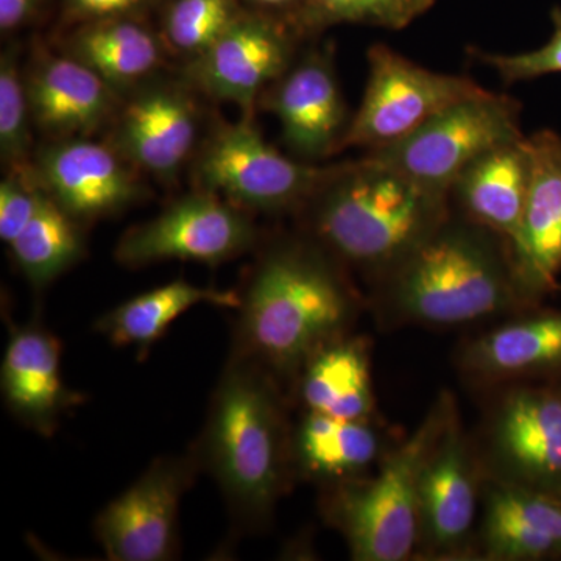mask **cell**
Segmentation results:
<instances>
[{"label":"cell","mask_w":561,"mask_h":561,"mask_svg":"<svg viewBox=\"0 0 561 561\" xmlns=\"http://www.w3.org/2000/svg\"><path fill=\"white\" fill-rule=\"evenodd\" d=\"M239 297L231 356L275 379L343 337L356 306L345 267L305 232L268 242Z\"/></svg>","instance_id":"cell-1"},{"label":"cell","mask_w":561,"mask_h":561,"mask_svg":"<svg viewBox=\"0 0 561 561\" xmlns=\"http://www.w3.org/2000/svg\"><path fill=\"white\" fill-rule=\"evenodd\" d=\"M451 210L449 194L364 154L328 165L297 214L305 234L343 267L379 278Z\"/></svg>","instance_id":"cell-2"},{"label":"cell","mask_w":561,"mask_h":561,"mask_svg":"<svg viewBox=\"0 0 561 561\" xmlns=\"http://www.w3.org/2000/svg\"><path fill=\"white\" fill-rule=\"evenodd\" d=\"M194 449L202 470L220 486L234 522L249 530L265 526L294 460L276 379L231 356Z\"/></svg>","instance_id":"cell-3"},{"label":"cell","mask_w":561,"mask_h":561,"mask_svg":"<svg viewBox=\"0 0 561 561\" xmlns=\"http://www.w3.org/2000/svg\"><path fill=\"white\" fill-rule=\"evenodd\" d=\"M378 280L400 319L430 327L471 323L523 301L507 242L454 210Z\"/></svg>","instance_id":"cell-4"},{"label":"cell","mask_w":561,"mask_h":561,"mask_svg":"<svg viewBox=\"0 0 561 561\" xmlns=\"http://www.w3.org/2000/svg\"><path fill=\"white\" fill-rule=\"evenodd\" d=\"M451 420L448 402L435 405L367 482L343 481L332 494L330 518L357 561L409 559L421 534L420 483L435 443Z\"/></svg>","instance_id":"cell-5"},{"label":"cell","mask_w":561,"mask_h":561,"mask_svg":"<svg viewBox=\"0 0 561 561\" xmlns=\"http://www.w3.org/2000/svg\"><path fill=\"white\" fill-rule=\"evenodd\" d=\"M327 168L280 153L245 114L209 125L191 162L195 190L214 192L251 214L298 213Z\"/></svg>","instance_id":"cell-6"},{"label":"cell","mask_w":561,"mask_h":561,"mask_svg":"<svg viewBox=\"0 0 561 561\" xmlns=\"http://www.w3.org/2000/svg\"><path fill=\"white\" fill-rule=\"evenodd\" d=\"M522 138V103L489 91L449 106L405 138L365 154L432 191L449 194L453 181L472 161Z\"/></svg>","instance_id":"cell-7"},{"label":"cell","mask_w":561,"mask_h":561,"mask_svg":"<svg viewBox=\"0 0 561 561\" xmlns=\"http://www.w3.org/2000/svg\"><path fill=\"white\" fill-rule=\"evenodd\" d=\"M367 58V87L342 151L389 146L449 106L489 92L471 77L423 68L383 44L373 46Z\"/></svg>","instance_id":"cell-8"},{"label":"cell","mask_w":561,"mask_h":561,"mask_svg":"<svg viewBox=\"0 0 561 561\" xmlns=\"http://www.w3.org/2000/svg\"><path fill=\"white\" fill-rule=\"evenodd\" d=\"M198 94L183 73H157L122 95L106 142L144 175L172 184L208 131Z\"/></svg>","instance_id":"cell-9"},{"label":"cell","mask_w":561,"mask_h":561,"mask_svg":"<svg viewBox=\"0 0 561 561\" xmlns=\"http://www.w3.org/2000/svg\"><path fill=\"white\" fill-rule=\"evenodd\" d=\"M257 241L253 214L214 192L195 190L125 232L114 256L130 268L162 261L219 265L253 250Z\"/></svg>","instance_id":"cell-10"},{"label":"cell","mask_w":561,"mask_h":561,"mask_svg":"<svg viewBox=\"0 0 561 561\" xmlns=\"http://www.w3.org/2000/svg\"><path fill=\"white\" fill-rule=\"evenodd\" d=\"M306 41L290 22L247 9L208 50L184 62L181 73L206 98L234 103L253 116L261 95L289 69Z\"/></svg>","instance_id":"cell-11"},{"label":"cell","mask_w":561,"mask_h":561,"mask_svg":"<svg viewBox=\"0 0 561 561\" xmlns=\"http://www.w3.org/2000/svg\"><path fill=\"white\" fill-rule=\"evenodd\" d=\"M202 470L194 446L181 456L154 460L146 472L111 501L94 531L106 559L168 561L179 549V512L184 493Z\"/></svg>","instance_id":"cell-12"},{"label":"cell","mask_w":561,"mask_h":561,"mask_svg":"<svg viewBox=\"0 0 561 561\" xmlns=\"http://www.w3.org/2000/svg\"><path fill=\"white\" fill-rule=\"evenodd\" d=\"M257 106L278 119L290 157L311 164L341 153L353 121L331 46H302Z\"/></svg>","instance_id":"cell-13"},{"label":"cell","mask_w":561,"mask_h":561,"mask_svg":"<svg viewBox=\"0 0 561 561\" xmlns=\"http://www.w3.org/2000/svg\"><path fill=\"white\" fill-rule=\"evenodd\" d=\"M39 186L81 225L116 216L149 194L144 173L111 144L49 139L33 153Z\"/></svg>","instance_id":"cell-14"},{"label":"cell","mask_w":561,"mask_h":561,"mask_svg":"<svg viewBox=\"0 0 561 561\" xmlns=\"http://www.w3.org/2000/svg\"><path fill=\"white\" fill-rule=\"evenodd\" d=\"M530 184L526 206L511 250L513 273L523 300L557 289L561 272V138L540 130L527 138Z\"/></svg>","instance_id":"cell-15"},{"label":"cell","mask_w":561,"mask_h":561,"mask_svg":"<svg viewBox=\"0 0 561 561\" xmlns=\"http://www.w3.org/2000/svg\"><path fill=\"white\" fill-rule=\"evenodd\" d=\"M24 70L33 127L47 139L91 138L108 128L122 98L83 62L39 49Z\"/></svg>","instance_id":"cell-16"},{"label":"cell","mask_w":561,"mask_h":561,"mask_svg":"<svg viewBox=\"0 0 561 561\" xmlns=\"http://www.w3.org/2000/svg\"><path fill=\"white\" fill-rule=\"evenodd\" d=\"M0 386L9 411L46 437L57 431L62 413L80 402L62 382L60 343L39 324L11 332Z\"/></svg>","instance_id":"cell-17"},{"label":"cell","mask_w":561,"mask_h":561,"mask_svg":"<svg viewBox=\"0 0 561 561\" xmlns=\"http://www.w3.org/2000/svg\"><path fill=\"white\" fill-rule=\"evenodd\" d=\"M530 171L527 136L494 147L453 181L449 187L451 209L511 245L522 228Z\"/></svg>","instance_id":"cell-18"},{"label":"cell","mask_w":561,"mask_h":561,"mask_svg":"<svg viewBox=\"0 0 561 561\" xmlns=\"http://www.w3.org/2000/svg\"><path fill=\"white\" fill-rule=\"evenodd\" d=\"M494 449L516 483L561 489V397L534 389L508 394L494 424Z\"/></svg>","instance_id":"cell-19"},{"label":"cell","mask_w":561,"mask_h":561,"mask_svg":"<svg viewBox=\"0 0 561 561\" xmlns=\"http://www.w3.org/2000/svg\"><path fill=\"white\" fill-rule=\"evenodd\" d=\"M476 476L456 423L446 424L424 465L420 483L421 531L440 551L456 549L476 518Z\"/></svg>","instance_id":"cell-20"},{"label":"cell","mask_w":561,"mask_h":561,"mask_svg":"<svg viewBox=\"0 0 561 561\" xmlns=\"http://www.w3.org/2000/svg\"><path fill=\"white\" fill-rule=\"evenodd\" d=\"M62 51L98 73L121 98L160 73L169 55L160 32L138 18L77 25Z\"/></svg>","instance_id":"cell-21"},{"label":"cell","mask_w":561,"mask_h":561,"mask_svg":"<svg viewBox=\"0 0 561 561\" xmlns=\"http://www.w3.org/2000/svg\"><path fill=\"white\" fill-rule=\"evenodd\" d=\"M483 545L491 559L561 557V504L540 491L511 482L490 490Z\"/></svg>","instance_id":"cell-22"},{"label":"cell","mask_w":561,"mask_h":561,"mask_svg":"<svg viewBox=\"0 0 561 561\" xmlns=\"http://www.w3.org/2000/svg\"><path fill=\"white\" fill-rule=\"evenodd\" d=\"M203 302L238 309L241 297L234 290L194 286L187 280L176 279L111 309L98 320L95 331L114 345L135 346L140 354H146L181 313Z\"/></svg>","instance_id":"cell-23"},{"label":"cell","mask_w":561,"mask_h":561,"mask_svg":"<svg viewBox=\"0 0 561 561\" xmlns=\"http://www.w3.org/2000/svg\"><path fill=\"white\" fill-rule=\"evenodd\" d=\"M300 393L309 412L343 420H367L373 411L370 365L357 341L328 343L306 362Z\"/></svg>","instance_id":"cell-24"},{"label":"cell","mask_w":561,"mask_h":561,"mask_svg":"<svg viewBox=\"0 0 561 561\" xmlns=\"http://www.w3.org/2000/svg\"><path fill=\"white\" fill-rule=\"evenodd\" d=\"M463 364L491 378L561 367V312L541 313L491 331L468 346Z\"/></svg>","instance_id":"cell-25"},{"label":"cell","mask_w":561,"mask_h":561,"mask_svg":"<svg viewBox=\"0 0 561 561\" xmlns=\"http://www.w3.org/2000/svg\"><path fill=\"white\" fill-rule=\"evenodd\" d=\"M379 440L365 420L309 412L294 438L301 471L323 481H350L378 456Z\"/></svg>","instance_id":"cell-26"},{"label":"cell","mask_w":561,"mask_h":561,"mask_svg":"<svg viewBox=\"0 0 561 561\" xmlns=\"http://www.w3.org/2000/svg\"><path fill=\"white\" fill-rule=\"evenodd\" d=\"M83 225L44 192L38 210L10 245L18 267L33 286L44 287L72 267L84 253Z\"/></svg>","instance_id":"cell-27"},{"label":"cell","mask_w":561,"mask_h":561,"mask_svg":"<svg viewBox=\"0 0 561 561\" xmlns=\"http://www.w3.org/2000/svg\"><path fill=\"white\" fill-rule=\"evenodd\" d=\"M245 10L242 0H171L158 32L169 54L187 62L208 50Z\"/></svg>","instance_id":"cell-28"},{"label":"cell","mask_w":561,"mask_h":561,"mask_svg":"<svg viewBox=\"0 0 561 561\" xmlns=\"http://www.w3.org/2000/svg\"><path fill=\"white\" fill-rule=\"evenodd\" d=\"M435 5V0H308L300 21L306 39L341 24L402 31Z\"/></svg>","instance_id":"cell-29"},{"label":"cell","mask_w":561,"mask_h":561,"mask_svg":"<svg viewBox=\"0 0 561 561\" xmlns=\"http://www.w3.org/2000/svg\"><path fill=\"white\" fill-rule=\"evenodd\" d=\"M20 47L0 55V158L5 171L28 168L33 160V119Z\"/></svg>","instance_id":"cell-30"},{"label":"cell","mask_w":561,"mask_h":561,"mask_svg":"<svg viewBox=\"0 0 561 561\" xmlns=\"http://www.w3.org/2000/svg\"><path fill=\"white\" fill-rule=\"evenodd\" d=\"M551 20L553 27L551 39L540 49L522 51V54L474 51V55L507 84L540 79L549 73H561V7H553Z\"/></svg>","instance_id":"cell-31"},{"label":"cell","mask_w":561,"mask_h":561,"mask_svg":"<svg viewBox=\"0 0 561 561\" xmlns=\"http://www.w3.org/2000/svg\"><path fill=\"white\" fill-rule=\"evenodd\" d=\"M44 191L32 165L7 171L0 183V239L11 245L31 224Z\"/></svg>","instance_id":"cell-32"},{"label":"cell","mask_w":561,"mask_h":561,"mask_svg":"<svg viewBox=\"0 0 561 561\" xmlns=\"http://www.w3.org/2000/svg\"><path fill=\"white\" fill-rule=\"evenodd\" d=\"M161 0H62L65 18L70 24L138 18L146 20Z\"/></svg>","instance_id":"cell-33"},{"label":"cell","mask_w":561,"mask_h":561,"mask_svg":"<svg viewBox=\"0 0 561 561\" xmlns=\"http://www.w3.org/2000/svg\"><path fill=\"white\" fill-rule=\"evenodd\" d=\"M49 0H0V31L3 35L20 32L38 20Z\"/></svg>","instance_id":"cell-34"},{"label":"cell","mask_w":561,"mask_h":561,"mask_svg":"<svg viewBox=\"0 0 561 561\" xmlns=\"http://www.w3.org/2000/svg\"><path fill=\"white\" fill-rule=\"evenodd\" d=\"M247 9L278 16L300 32V21L308 0H242ZM301 33V32H300Z\"/></svg>","instance_id":"cell-35"},{"label":"cell","mask_w":561,"mask_h":561,"mask_svg":"<svg viewBox=\"0 0 561 561\" xmlns=\"http://www.w3.org/2000/svg\"><path fill=\"white\" fill-rule=\"evenodd\" d=\"M560 504H561V501H560Z\"/></svg>","instance_id":"cell-36"}]
</instances>
